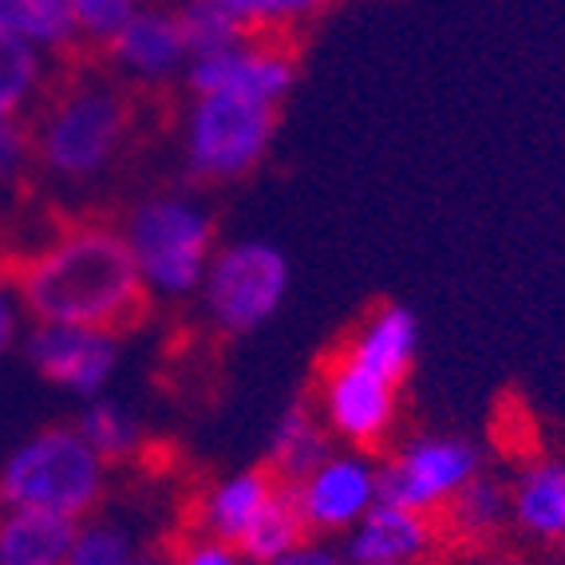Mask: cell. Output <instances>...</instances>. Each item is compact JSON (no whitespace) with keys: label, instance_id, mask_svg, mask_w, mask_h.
Segmentation results:
<instances>
[{"label":"cell","instance_id":"obj_24","mask_svg":"<svg viewBox=\"0 0 565 565\" xmlns=\"http://www.w3.org/2000/svg\"><path fill=\"white\" fill-rule=\"evenodd\" d=\"M47 60L17 40L0 36V119H24L44 92Z\"/></svg>","mask_w":565,"mask_h":565},{"label":"cell","instance_id":"obj_23","mask_svg":"<svg viewBox=\"0 0 565 565\" xmlns=\"http://www.w3.org/2000/svg\"><path fill=\"white\" fill-rule=\"evenodd\" d=\"M444 530L459 537H494L510 522V487L490 475H475L439 514Z\"/></svg>","mask_w":565,"mask_h":565},{"label":"cell","instance_id":"obj_32","mask_svg":"<svg viewBox=\"0 0 565 565\" xmlns=\"http://www.w3.org/2000/svg\"><path fill=\"white\" fill-rule=\"evenodd\" d=\"M384 565H387V562H384Z\"/></svg>","mask_w":565,"mask_h":565},{"label":"cell","instance_id":"obj_25","mask_svg":"<svg viewBox=\"0 0 565 565\" xmlns=\"http://www.w3.org/2000/svg\"><path fill=\"white\" fill-rule=\"evenodd\" d=\"M67 565H151L131 526L115 519H79Z\"/></svg>","mask_w":565,"mask_h":565},{"label":"cell","instance_id":"obj_31","mask_svg":"<svg viewBox=\"0 0 565 565\" xmlns=\"http://www.w3.org/2000/svg\"><path fill=\"white\" fill-rule=\"evenodd\" d=\"M269 565H349V557H344V550L329 546V542H321V537H305V542H297L289 554L274 557Z\"/></svg>","mask_w":565,"mask_h":565},{"label":"cell","instance_id":"obj_28","mask_svg":"<svg viewBox=\"0 0 565 565\" xmlns=\"http://www.w3.org/2000/svg\"><path fill=\"white\" fill-rule=\"evenodd\" d=\"M32 167L29 119H0V186L17 182Z\"/></svg>","mask_w":565,"mask_h":565},{"label":"cell","instance_id":"obj_26","mask_svg":"<svg viewBox=\"0 0 565 565\" xmlns=\"http://www.w3.org/2000/svg\"><path fill=\"white\" fill-rule=\"evenodd\" d=\"M174 17H179L190 56H210V52H222V47L237 44V40H249L242 24L230 20L214 0H179Z\"/></svg>","mask_w":565,"mask_h":565},{"label":"cell","instance_id":"obj_22","mask_svg":"<svg viewBox=\"0 0 565 565\" xmlns=\"http://www.w3.org/2000/svg\"><path fill=\"white\" fill-rule=\"evenodd\" d=\"M214 4L242 24L245 36L281 40V44L317 24L329 9V0H214Z\"/></svg>","mask_w":565,"mask_h":565},{"label":"cell","instance_id":"obj_19","mask_svg":"<svg viewBox=\"0 0 565 565\" xmlns=\"http://www.w3.org/2000/svg\"><path fill=\"white\" fill-rule=\"evenodd\" d=\"M0 36L32 47L44 60L79 47L72 0H0Z\"/></svg>","mask_w":565,"mask_h":565},{"label":"cell","instance_id":"obj_8","mask_svg":"<svg viewBox=\"0 0 565 565\" xmlns=\"http://www.w3.org/2000/svg\"><path fill=\"white\" fill-rule=\"evenodd\" d=\"M312 412L321 415L332 444H344L352 451H372L387 444L399 415V387L384 384L364 367L349 364L340 352H329L317 367L312 387Z\"/></svg>","mask_w":565,"mask_h":565},{"label":"cell","instance_id":"obj_17","mask_svg":"<svg viewBox=\"0 0 565 565\" xmlns=\"http://www.w3.org/2000/svg\"><path fill=\"white\" fill-rule=\"evenodd\" d=\"M332 451V435L324 431L321 415L312 412L309 399H292L281 415H277L274 431H269V447H265V467L285 482L297 487L312 467H321Z\"/></svg>","mask_w":565,"mask_h":565},{"label":"cell","instance_id":"obj_12","mask_svg":"<svg viewBox=\"0 0 565 565\" xmlns=\"http://www.w3.org/2000/svg\"><path fill=\"white\" fill-rule=\"evenodd\" d=\"M104 56L111 60L115 76L131 79V84H139V87L170 84V79H179L190 64L179 17H174V9H159V4H142V9L107 40Z\"/></svg>","mask_w":565,"mask_h":565},{"label":"cell","instance_id":"obj_16","mask_svg":"<svg viewBox=\"0 0 565 565\" xmlns=\"http://www.w3.org/2000/svg\"><path fill=\"white\" fill-rule=\"evenodd\" d=\"M79 522L36 507H0V565H67Z\"/></svg>","mask_w":565,"mask_h":565},{"label":"cell","instance_id":"obj_7","mask_svg":"<svg viewBox=\"0 0 565 565\" xmlns=\"http://www.w3.org/2000/svg\"><path fill=\"white\" fill-rule=\"evenodd\" d=\"M475 475H482V447L475 439L447 431L412 435L380 459V502L439 519Z\"/></svg>","mask_w":565,"mask_h":565},{"label":"cell","instance_id":"obj_14","mask_svg":"<svg viewBox=\"0 0 565 565\" xmlns=\"http://www.w3.org/2000/svg\"><path fill=\"white\" fill-rule=\"evenodd\" d=\"M444 522L435 514L376 502L364 519L344 534V557L349 565H415L439 542Z\"/></svg>","mask_w":565,"mask_h":565},{"label":"cell","instance_id":"obj_29","mask_svg":"<svg viewBox=\"0 0 565 565\" xmlns=\"http://www.w3.org/2000/svg\"><path fill=\"white\" fill-rule=\"evenodd\" d=\"M24 332H29V312H24L17 289H12V277L0 274V360L20 349Z\"/></svg>","mask_w":565,"mask_h":565},{"label":"cell","instance_id":"obj_18","mask_svg":"<svg viewBox=\"0 0 565 565\" xmlns=\"http://www.w3.org/2000/svg\"><path fill=\"white\" fill-rule=\"evenodd\" d=\"M510 522L530 537H565V462L534 459L510 487Z\"/></svg>","mask_w":565,"mask_h":565},{"label":"cell","instance_id":"obj_4","mask_svg":"<svg viewBox=\"0 0 565 565\" xmlns=\"http://www.w3.org/2000/svg\"><path fill=\"white\" fill-rule=\"evenodd\" d=\"M107 471L72 424L40 427L0 462V507L56 510L79 522L104 502Z\"/></svg>","mask_w":565,"mask_h":565},{"label":"cell","instance_id":"obj_1","mask_svg":"<svg viewBox=\"0 0 565 565\" xmlns=\"http://www.w3.org/2000/svg\"><path fill=\"white\" fill-rule=\"evenodd\" d=\"M12 289L32 324H84L119 337L151 305L127 237L111 222H67L12 269Z\"/></svg>","mask_w":565,"mask_h":565},{"label":"cell","instance_id":"obj_11","mask_svg":"<svg viewBox=\"0 0 565 565\" xmlns=\"http://www.w3.org/2000/svg\"><path fill=\"white\" fill-rule=\"evenodd\" d=\"M292 499H297L309 534H349L380 502V459L372 451H352V447L337 451L332 447L329 459L292 487Z\"/></svg>","mask_w":565,"mask_h":565},{"label":"cell","instance_id":"obj_20","mask_svg":"<svg viewBox=\"0 0 565 565\" xmlns=\"http://www.w3.org/2000/svg\"><path fill=\"white\" fill-rule=\"evenodd\" d=\"M72 427L84 435V444L92 447L107 467H111V462H127L131 455H139V447H142L139 415L122 404V399H111V396L84 399V407H79V415L72 419Z\"/></svg>","mask_w":565,"mask_h":565},{"label":"cell","instance_id":"obj_3","mask_svg":"<svg viewBox=\"0 0 565 565\" xmlns=\"http://www.w3.org/2000/svg\"><path fill=\"white\" fill-rule=\"evenodd\" d=\"M122 237L151 301L199 297L206 265L217 249V222L202 199L151 194L122 217Z\"/></svg>","mask_w":565,"mask_h":565},{"label":"cell","instance_id":"obj_13","mask_svg":"<svg viewBox=\"0 0 565 565\" xmlns=\"http://www.w3.org/2000/svg\"><path fill=\"white\" fill-rule=\"evenodd\" d=\"M332 352H340L349 364L364 367L376 380L404 392L415 360H419V317L407 305L384 301L367 312L364 321L344 337V344H337Z\"/></svg>","mask_w":565,"mask_h":565},{"label":"cell","instance_id":"obj_27","mask_svg":"<svg viewBox=\"0 0 565 565\" xmlns=\"http://www.w3.org/2000/svg\"><path fill=\"white\" fill-rule=\"evenodd\" d=\"M151 0H72V17H76L79 44H92L104 52L107 40Z\"/></svg>","mask_w":565,"mask_h":565},{"label":"cell","instance_id":"obj_30","mask_svg":"<svg viewBox=\"0 0 565 565\" xmlns=\"http://www.w3.org/2000/svg\"><path fill=\"white\" fill-rule=\"evenodd\" d=\"M174 565H245L242 554L226 542H214V537L194 534V542L182 546V554L174 557Z\"/></svg>","mask_w":565,"mask_h":565},{"label":"cell","instance_id":"obj_5","mask_svg":"<svg viewBox=\"0 0 565 565\" xmlns=\"http://www.w3.org/2000/svg\"><path fill=\"white\" fill-rule=\"evenodd\" d=\"M281 107H265L242 95H194L182 115V162L202 186L249 179L277 139Z\"/></svg>","mask_w":565,"mask_h":565},{"label":"cell","instance_id":"obj_15","mask_svg":"<svg viewBox=\"0 0 565 565\" xmlns=\"http://www.w3.org/2000/svg\"><path fill=\"white\" fill-rule=\"evenodd\" d=\"M277 487H281V479L265 462L222 475L217 482H210L206 494L194 507V526H199L202 537L237 546L245 530L254 526V519L265 510V502L277 494Z\"/></svg>","mask_w":565,"mask_h":565},{"label":"cell","instance_id":"obj_21","mask_svg":"<svg viewBox=\"0 0 565 565\" xmlns=\"http://www.w3.org/2000/svg\"><path fill=\"white\" fill-rule=\"evenodd\" d=\"M312 537L305 530L301 510H297V499H292V487H277V494L265 502V510L254 519V526L245 530L242 542H237V554H242L245 565H269L274 557L289 554L297 542Z\"/></svg>","mask_w":565,"mask_h":565},{"label":"cell","instance_id":"obj_10","mask_svg":"<svg viewBox=\"0 0 565 565\" xmlns=\"http://www.w3.org/2000/svg\"><path fill=\"white\" fill-rule=\"evenodd\" d=\"M297 52L281 40H237V44L210 52V56H190L182 84L190 95H242L265 107H281L297 87Z\"/></svg>","mask_w":565,"mask_h":565},{"label":"cell","instance_id":"obj_6","mask_svg":"<svg viewBox=\"0 0 565 565\" xmlns=\"http://www.w3.org/2000/svg\"><path fill=\"white\" fill-rule=\"evenodd\" d=\"M289 281L292 265L281 245L265 237H234L210 257L199 301L222 337H254L281 312Z\"/></svg>","mask_w":565,"mask_h":565},{"label":"cell","instance_id":"obj_2","mask_svg":"<svg viewBox=\"0 0 565 565\" xmlns=\"http://www.w3.org/2000/svg\"><path fill=\"white\" fill-rule=\"evenodd\" d=\"M29 131L32 162L47 179L84 186L104 179L122 159L135 131V107L122 87L107 79H79L40 107Z\"/></svg>","mask_w":565,"mask_h":565},{"label":"cell","instance_id":"obj_9","mask_svg":"<svg viewBox=\"0 0 565 565\" xmlns=\"http://www.w3.org/2000/svg\"><path fill=\"white\" fill-rule=\"evenodd\" d=\"M20 352L47 387L76 399L107 396L122 360V337L84 324H29Z\"/></svg>","mask_w":565,"mask_h":565}]
</instances>
